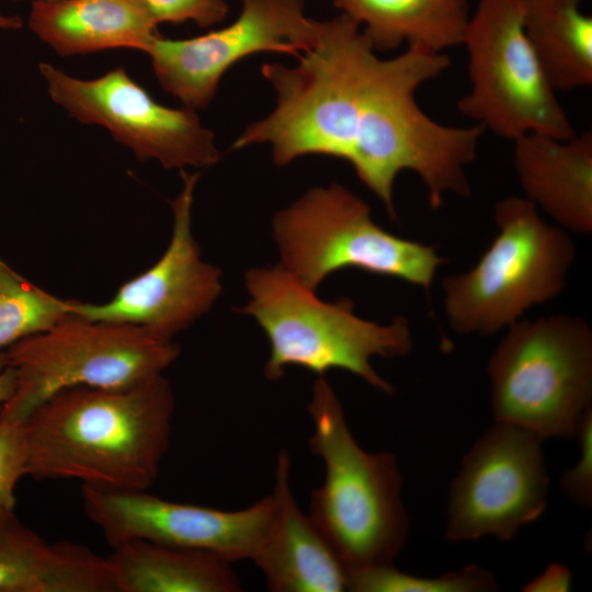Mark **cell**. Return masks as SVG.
<instances>
[{
  "instance_id": "1",
  "label": "cell",
  "mask_w": 592,
  "mask_h": 592,
  "mask_svg": "<svg viewBox=\"0 0 592 592\" xmlns=\"http://www.w3.org/2000/svg\"><path fill=\"white\" fill-rule=\"evenodd\" d=\"M312 23L314 44L296 66L261 67L276 91V106L250 124L231 149L270 144L276 166L307 155L342 159L394 221V185L406 170L421 179L434 209L446 194L469 197L466 171L483 129L441 124L417 101L418 89L440 77L449 57L408 46L383 59L346 14Z\"/></svg>"
},
{
  "instance_id": "2",
  "label": "cell",
  "mask_w": 592,
  "mask_h": 592,
  "mask_svg": "<svg viewBox=\"0 0 592 592\" xmlns=\"http://www.w3.org/2000/svg\"><path fill=\"white\" fill-rule=\"evenodd\" d=\"M174 408L162 374L124 388L61 390L23 420L27 476L107 491L149 490L169 448Z\"/></svg>"
},
{
  "instance_id": "3",
  "label": "cell",
  "mask_w": 592,
  "mask_h": 592,
  "mask_svg": "<svg viewBox=\"0 0 592 592\" xmlns=\"http://www.w3.org/2000/svg\"><path fill=\"white\" fill-rule=\"evenodd\" d=\"M308 412L310 449L326 469L322 485L311 493L309 517L348 571L392 562L408 531L396 457L367 453L356 443L325 376L314 383Z\"/></svg>"
},
{
  "instance_id": "4",
  "label": "cell",
  "mask_w": 592,
  "mask_h": 592,
  "mask_svg": "<svg viewBox=\"0 0 592 592\" xmlns=\"http://www.w3.org/2000/svg\"><path fill=\"white\" fill-rule=\"evenodd\" d=\"M249 300L238 311L251 316L264 331L270 355L264 375L277 380L288 366L325 376L344 369L385 394L394 387L372 366L373 356L407 355L412 350L409 321L396 316L382 325L361 318L351 299L321 300L283 266L254 267L246 273Z\"/></svg>"
},
{
  "instance_id": "5",
  "label": "cell",
  "mask_w": 592,
  "mask_h": 592,
  "mask_svg": "<svg viewBox=\"0 0 592 592\" xmlns=\"http://www.w3.org/2000/svg\"><path fill=\"white\" fill-rule=\"evenodd\" d=\"M493 217L498 234L477 263L443 280L445 315L460 334L492 335L554 299L576 260L569 235L526 197L500 200Z\"/></svg>"
},
{
  "instance_id": "6",
  "label": "cell",
  "mask_w": 592,
  "mask_h": 592,
  "mask_svg": "<svg viewBox=\"0 0 592 592\" xmlns=\"http://www.w3.org/2000/svg\"><path fill=\"white\" fill-rule=\"evenodd\" d=\"M494 420L540 440L576 435L592 398V329L565 314L516 320L488 363Z\"/></svg>"
},
{
  "instance_id": "7",
  "label": "cell",
  "mask_w": 592,
  "mask_h": 592,
  "mask_svg": "<svg viewBox=\"0 0 592 592\" xmlns=\"http://www.w3.org/2000/svg\"><path fill=\"white\" fill-rule=\"evenodd\" d=\"M281 263L315 289L332 273L354 267L422 287L430 293L447 262L435 246L408 240L377 225L371 207L339 183L307 191L273 219Z\"/></svg>"
},
{
  "instance_id": "8",
  "label": "cell",
  "mask_w": 592,
  "mask_h": 592,
  "mask_svg": "<svg viewBox=\"0 0 592 592\" xmlns=\"http://www.w3.org/2000/svg\"><path fill=\"white\" fill-rule=\"evenodd\" d=\"M2 354L15 371V387L0 406V415L23 421L61 390L124 388L160 375L178 358L180 348L137 326L72 314Z\"/></svg>"
},
{
  "instance_id": "9",
  "label": "cell",
  "mask_w": 592,
  "mask_h": 592,
  "mask_svg": "<svg viewBox=\"0 0 592 592\" xmlns=\"http://www.w3.org/2000/svg\"><path fill=\"white\" fill-rule=\"evenodd\" d=\"M462 44L470 89L457 107L475 125L512 141L576 135L525 34L520 0H479Z\"/></svg>"
},
{
  "instance_id": "10",
  "label": "cell",
  "mask_w": 592,
  "mask_h": 592,
  "mask_svg": "<svg viewBox=\"0 0 592 592\" xmlns=\"http://www.w3.org/2000/svg\"><path fill=\"white\" fill-rule=\"evenodd\" d=\"M54 102L84 124L104 126L139 160L157 159L164 168L209 167L219 160L214 134L194 109L156 102L123 67L80 80L47 62L39 64Z\"/></svg>"
},
{
  "instance_id": "11",
  "label": "cell",
  "mask_w": 592,
  "mask_h": 592,
  "mask_svg": "<svg viewBox=\"0 0 592 592\" xmlns=\"http://www.w3.org/2000/svg\"><path fill=\"white\" fill-rule=\"evenodd\" d=\"M540 441L524 429L494 422L465 455L452 483L448 539L492 535L508 542L544 513L548 476Z\"/></svg>"
},
{
  "instance_id": "12",
  "label": "cell",
  "mask_w": 592,
  "mask_h": 592,
  "mask_svg": "<svg viewBox=\"0 0 592 592\" xmlns=\"http://www.w3.org/2000/svg\"><path fill=\"white\" fill-rule=\"evenodd\" d=\"M183 187L170 202L173 227L163 254L122 284L102 304L75 300L72 314L93 320L133 325L173 340L204 316L221 292V272L202 260L192 231V205L198 173L181 170Z\"/></svg>"
},
{
  "instance_id": "13",
  "label": "cell",
  "mask_w": 592,
  "mask_h": 592,
  "mask_svg": "<svg viewBox=\"0 0 592 592\" xmlns=\"http://www.w3.org/2000/svg\"><path fill=\"white\" fill-rule=\"evenodd\" d=\"M304 7V0H242L239 16L228 26L185 39L159 34L146 53L167 92L191 109H203L239 60L260 52L299 57L312 46L314 23Z\"/></svg>"
},
{
  "instance_id": "14",
  "label": "cell",
  "mask_w": 592,
  "mask_h": 592,
  "mask_svg": "<svg viewBox=\"0 0 592 592\" xmlns=\"http://www.w3.org/2000/svg\"><path fill=\"white\" fill-rule=\"evenodd\" d=\"M87 517L111 547L130 539L213 554L229 562L252 559L270 523L272 494L253 505L224 511L159 498L148 492L82 486Z\"/></svg>"
},
{
  "instance_id": "15",
  "label": "cell",
  "mask_w": 592,
  "mask_h": 592,
  "mask_svg": "<svg viewBox=\"0 0 592 592\" xmlns=\"http://www.w3.org/2000/svg\"><path fill=\"white\" fill-rule=\"evenodd\" d=\"M291 462L281 451L272 493L273 512L252 560L274 592H342L348 570L291 489Z\"/></svg>"
},
{
  "instance_id": "16",
  "label": "cell",
  "mask_w": 592,
  "mask_h": 592,
  "mask_svg": "<svg viewBox=\"0 0 592 592\" xmlns=\"http://www.w3.org/2000/svg\"><path fill=\"white\" fill-rule=\"evenodd\" d=\"M513 144L514 167L525 197L562 228L591 234V132L567 140L528 133Z\"/></svg>"
},
{
  "instance_id": "17",
  "label": "cell",
  "mask_w": 592,
  "mask_h": 592,
  "mask_svg": "<svg viewBox=\"0 0 592 592\" xmlns=\"http://www.w3.org/2000/svg\"><path fill=\"white\" fill-rule=\"evenodd\" d=\"M0 592H116L106 558L88 547L49 543L14 510L0 511Z\"/></svg>"
},
{
  "instance_id": "18",
  "label": "cell",
  "mask_w": 592,
  "mask_h": 592,
  "mask_svg": "<svg viewBox=\"0 0 592 592\" xmlns=\"http://www.w3.org/2000/svg\"><path fill=\"white\" fill-rule=\"evenodd\" d=\"M29 27L61 56L113 48L146 53L159 35L143 0L34 1Z\"/></svg>"
},
{
  "instance_id": "19",
  "label": "cell",
  "mask_w": 592,
  "mask_h": 592,
  "mask_svg": "<svg viewBox=\"0 0 592 592\" xmlns=\"http://www.w3.org/2000/svg\"><path fill=\"white\" fill-rule=\"evenodd\" d=\"M112 548L106 559L116 592L241 591L231 562L213 554L146 539Z\"/></svg>"
},
{
  "instance_id": "20",
  "label": "cell",
  "mask_w": 592,
  "mask_h": 592,
  "mask_svg": "<svg viewBox=\"0 0 592 592\" xmlns=\"http://www.w3.org/2000/svg\"><path fill=\"white\" fill-rule=\"evenodd\" d=\"M360 26L375 52L402 43L430 52L460 45L469 22L468 0H334Z\"/></svg>"
},
{
  "instance_id": "21",
  "label": "cell",
  "mask_w": 592,
  "mask_h": 592,
  "mask_svg": "<svg viewBox=\"0 0 592 592\" xmlns=\"http://www.w3.org/2000/svg\"><path fill=\"white\" fill-rule=\"evenodd\" d=\"M582 0H520L523 27L553 88L592 84V19Z\"/></svg>"
},
{
  "instance_id": "22",
  "label": "cell",
  "mask_w": 592,
  "mask_h": 592,
  "mask_svg": "<svg viewBox=\"0 0 592 592\" xmlns=\"http://www.w3.org/2000/svg\"><path fill=\"white\" fill-rule=\"evenodd\" d=\"M73 301L42 289L0 258V353L72 315Z\"/></svg>"
},
{
  "instance_id": "23",
  "label": "cell",
  "mask_w": 592,
  "mask_h": 592,
  "mask_svg": "<svg viewBox=\"0 0 592 592\" xmlns=\"http://www.w3.org/2000/svg\"><path fill=\"white\" fill-rule=\"evenodd\" d=\"M346 590L355 592H481L497 590L493 574L478 566L437 578H420L401 572L392 562L348 571Z\"/></svg>"
},
{
  "instance_id": "24",
  "label": "cell",
  "mask_w": 592,
  "mask_h": 592,
  "mask_svg": "<svg viewBox=\"0 0 592 592\" xmlns=\"http://www.w3.org/2000/svg\"><path fill=\"white\" fill-rule=\"evenodd\" d=\"M27 456L24 422L0 415V511L15 509V487L27 476Z\"/></svg>"
},
{
  "instance_id": "25",
  "label": "cell",
  "mask_w": 592,
  "mask_h": 592,
  "mask_svg": "<svg viewBox=\"0 0 592 592\" xmlns=\"http://www.w3.org/2000/svg\"><path fill=\"white\" fill-rule=\"evenodd\" d=\"M155 23L193 21L201 27L221 22L228 14L225 0H143Z\"/></svg>"
},
{
  "instance_id": "26",
  "label": "cell",
  "mask_w": 592,
  "mask_h": 592,
  "mask_svg": "<svg viewBox=\"0 0 592 592\" xmlns=\"http://www.w3.org/2000/svg\"><path fill=\"white\" fill-rule=\"evenodd\" d=\"M581 456L578 464L561 478L565 492L578 504L589 508L592 502V410L582 415L577 429Z\"/></svg>"
},
{
  "instance_id": "27",
  "label": "cell",
  "mask_w": 592,
  "mask_h": 592,
  "mask_svg": "<svg viewBox=\"0 0 592 592\" xmlns=\"http://www.w3.org/2000/svg\"><path fill=\"white\" fill-rule=\"evenodd\" d=\"M571 587V571L560 565H550L540 576L524 585L527 592H566Z\"/></svg>"
},
{
  "instance_id": "28",
  "label": "cell",
  "mask_w": 592,
  "mask_h": 592,
  "mask_svg": "<svg viewBox=\"0 0 592 592\" xmlns=\"http://www.w3.org/2000/svg\"><path fill=\"white\" fill-rule=\"evenodd\" d=\"M15 387V371L8 365L0 353V406L13 394Z\"/></svg>"
},
{
  "instance_id": "29",
  "label": "cell",
  "mask_w": 592,
  "mask_h": 592,
  "mask_svg": "<svg viewBox=\"0 0 592 592\" xmlns=\"http://www.w3.org/2000/svg\"><path fill=\"white\" fill-rule=\"evenodd\" d=\"M22 25V20L19 16L0 13V30H20Z\"/></svg>"
},
{
  "instance_id": "30",
  "label": "cell",
  "mask_w": 592,
  "mask_h": 592,
  "mask_svg": "<svg viewBox=\"0 0 592 592\" xmlns=\"http://www.w3.org/2000/svg\"><path fill=\"white\" fill-rule=\"evenodd\" d=\"M12 1H22V0H12ZM36 1H44V2H58L64 0H36Z\"/></svg>"
}]
</instances>
